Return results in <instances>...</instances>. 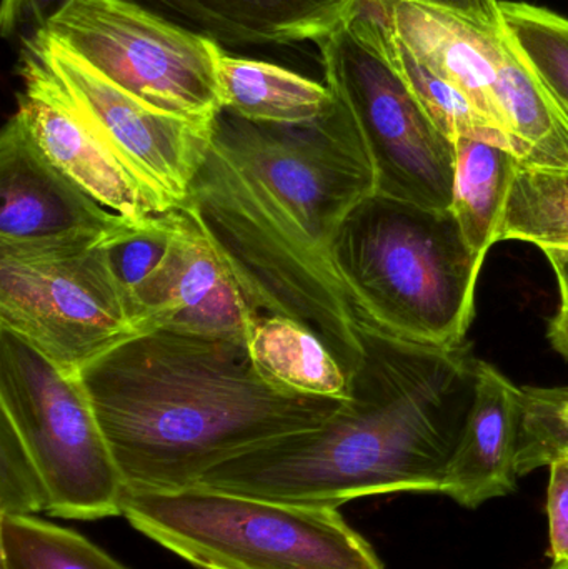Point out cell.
<instances>
[{
    "mask_svg": "<svg viewBox=\"0 0 568 569\" xmlns=\"http://www.w3.org/2000/svg\"><path fill=\"white\" fill-rule=\"evenodd\" d=\"M127 493L197 487L240 455L326 423L346 400L273 387L246 341L140 335L82 371Z\"/></svg>",
    "mask_w": 568,
    "mask_h": 569,
    "instance_id": "3",
    "label": "cell"
},
{
    "mask_svg": "<svg viewBox=\"0 0 568 569\" xmlns=\"http://www.w3.org/2000/svg\"><path fill=\"white\" fill-rule=\"evenodd\" d=\"M333 262L359 320L410 343H466L484 260L450 210L373 193L340 227Z\"/></svg>",
    "mask_w": 568,
    "mask_h": 569,
    "instance_id": "4",
    "label": "cell"
},
{
    "mask_svg": "<svg viewBox=\"0 0 568 569\" xmlns=\"http://www.w3.org/2000/svg\"><path fill=\"white\" fill-rule=\"evenodd\" d=\"M0 413L46 483L50 517H122L126 485L82 377L0 330Z\"/></svg>",
    "mask_w": 568,
    "mask_h": 569,
    "instance_id": "8",
    "label": "cell"
},
{
    "mask_svg": "<svg viewBox=\"0 0 568 569\" xmlns=\"http://www.w3.org/2000/svg\"><path fill=\"white\" fill-rule=\"evenodd\" d=\"M49 510L46 483L12 425L0 418V517Z\"/></svg>",
    "mask_w": 568,
    "mask_h": 569,
    "instance_id": "26",
    "label": "cell"
},
{
    "mask_svg": "<svg viewBox=\"0 0 568 569\" xmlns=\"http://www.w3.org/2000/svg\"><path fill=\"white\" fill-rule=\"evenodd\" d=\"M413 2L442 7V9L454 10V12L462 13L470 19L480 20V22H502L500 0H413Z\"/></svg>",
    "mask_w": 568,
    "mask_h": 569,
    "instance_id": "29",
    "label": "cell"
},
{
    "mask_svg": "<svg viewBox=\"0 0 568 569\" xmlns=\"http://www.w3.org/2000/svg\"><path fill=\"white\" fill-rule=\"evenodd\" d=\"M362 3L434 72L466 93L510 146L497 97L504 20L479 22L454 10L413 0Z\"/></svg>",
    "mask_w": 568,
    "mask_h": 569,
    "instance_id": "14",
    "label": "cell"
},
{
    "mask_svg": "<svg viewBox=\"0 0 568 569\" xmlns=\"http://www.w3.org/2000/svg\"><path fill=\"white\" fill-rule=\"evenodd\" d=\"M63 2L66 0H2L0 26L3 36L9 37L17 32L23 23L36 26V30L40 29Z\"/></svg>",
    "mask_w": 568,
    "mask_h": 569,
    "instance_id": "28",
    "label": "cell"
},
{
    "mask_svg": "<svg viewBox=\"0 0 568 569\" xmlns=\"http://www.w3.org/2000/svg\"><path fill=\"white\" fill-rule=\"evenodd\" d=\"M200 32L230 46L319 42L359 0H157Z\"/></svg>",
    "mask_w": 568,
    "mask_h": 569,
    "instance_id": "16",
    "label": "cell"
},
{
    "mask_svg": "<svg viewBox=\"0 0 568 569\" xmlns=\"http://www.w3.org/2000/svg\"><path fill=\"white\" fill-rule=\"evenodd\" d=\"M549 569H568V563H554Z\"/></svg>",
    "mask_w": 568,
    "mask_h": 569,
    "instance_id": "33",
    "label": "cell"
},
{
    "mask_svg": "<svg viewBox=\"0 0 568 569\" xmlns=\"http://www.w3.org/2000/svg\"><path fill=\"white\" fill-rule=\"evenodd\" d=\"M549 468L547 515L550 557L554 558V563H568V448L549 465Z\"/></svg>",
    "mask_w": 568,
    "mask_h": 569,
    "instance_id": "27",
    "label": "cell"
},
{
    "mask_svg": "<svg viewBox=\"0 0 568 569\" xmlns=\"http://www.w3.org/2000/svg\"><path fill=\"white\" fill-rule=\"evenodd\" d=\"M17 73L22 89L12 117L53 167L129 226L143 227L163 216L146 187L93 132L26 43Z\"/></svg>",
    "mask_w": 568,
    "mask_h": 569,
    "instance_id": "11",
    "label": "cell"
},
{
    "mask_svg": "<svg viewBox=\"0 0 568 569\" xmlns=\"http://www.w3.org/2000/svg\"><path fill=\"white\" fill-rule=\"evenodd\" d=\"M568 237V167L519 162L507 197L500 242L522 240L544 249Z\"/></svg>",
    "mask_w": 568,
    "mask_h": 569,
    "instance_id": "22",
    "label": "cell"
},
{
    "mask_svg": "<svg viewBox=\"0 0 568 569\" xmlns=\"http://www.w3.org/2000/svg\"><path fill=\"white\" fill-rule=\"evenodd\" d=\"M122 517L199 569H383L339 508L300 507L192 487L126 493Z\"/></svg>",
    "mask_w": 568,
    "mask_h": 569,
    "instance_id": "5",
    "label": "cell"
},
{
    "mask_svg": "<svg viewBox=\"0 0 568 569\" xmlns=\"http://www.w3.org/2000/svg\"><path fill=\"white\" fill-rule=\"evenodd\" d=\"M497 97L514 153L529 166L568 167V113L506 27Z\"/></svg>",
    "mask_w": 568,
    "mask_h": 569,
    "instance_id": "17",
    "label": "cell"
},
{
    "mask_svg": "<svg viewBox=\"0 0 568 569\" xmlns=\"http://www.w3.org/2000/svg\"><path fill=\"white\" fill-rule=\"evenodd\" d=\"M456 146L450 212L459 223L469 249L486 262L490 249L500 242L507 197L519 157L499 143L460 137Z\"/></svg>",
    "mask_w": 568,
    "mask_h": 569,
    "instance_id": "20",
    "label": "cell"
},
{
    "mask_svg": "<svg viewBox=\"0 0 568 569\" xmlns=\"http://www.w3.org/2000/svg\"><path fill=\"white\" fill-rule=\"evenodd\" d=\"M566 418H567V421H568V401H567V405H566Z\"/></svg>",
    "mask_w": 568,
    "mask_h": 569,
    "instance_id": "34",
    "label": "cell"
},
{
    "mask_svg": "<svg viewBox=\"0 0 568 569\" xmlns=\"http://www.w3.org/2000/svg\"><path fill=\"white\" fill-rule=\"evenodd\" d=\"M172 246L133 298L146 333L153 330L246 341L259 311L247 300L186 207L173 209Z\"/></svg>",
    "mask_w": 568,
    "mask_h": 569,
    "instance_id": "12",
    "label": "cell"
},
{
    "mask_svg": "<svg viewBox=\"0 0 568 569\" xmlns=\"http://www.w3.org/2000/svg\"><path fill=\"white\" fill-rule=\"evenodd\" d=\"M23 43L162 213L182 207L209 152L216 120L183 119L153 109L100 76L43 29L33 30Z\"/></svg>",
    "mask_w": 568,
    "mask_h": 569,
    "instance_id": "10",
    "label": "cell"
},
{
    "mask_svg": "<svg viewBox=\"0 0 568 569\" xmlns=\"http://www.w3.org/2000/svg\"><path fill=\"white\" fill-rule=\"evenodd\" d=\"M326 83L352 113L376 170L377 192L449 210L456 146L413 96L359 3L317 42Z\"/></svg>",
    "mask_w": 568,
    "mask_h": 569,
    "instance_id": "7",
    "label": "cell"
},
{
    "mask_svg": "<svg viewBox=\"0 0 568 569\" xmlns=\"http://www.w3.org/2000/svg\"><path fill=\"white\" fill-rule=\"evenodd\" d=\"M540 250L546 253L547 260L556 273L557 282H559L560 310L568 311V249L546 247Z\"/></svg>",
    "mask_w": 568,
    "mask_h": 569,
    "instance_id": "30",
    "label": "cell"
},
{
    "mask_svg": "<svg viewBox=\"0 0 568 569\" xmlns=\"http://www.w3.org/2000/svg\"><path fill=\"white\" fill-rule=\"evenodd\" d=\"M549 338L552 347L568 360V311L560 310L550 321Z\"/></svg>",
    "mask_w": 568,
    "mask_h": 569,
    "instance_id": "31",
    "label": "cell"
},
{
    "mask_svg": "<svg viewBox=\"0 0 568 569\" xmlns=\"http://www.w3.org/2000/svg\"><path fill=\"white\" fill-rule=\"evenodd\" d=\"M520 388L492 365L477 363L476 400L444 473L440 495L479 508L517 487Z\"/></svg>",
    "mask_w": 568,
    "mask_h": 569,
    "instance_id": "15",
    "label": "cell"
},
{
    "mask_svg": "<svg viewBox=\"0 0 568 569\" xmlns=\"http://www.w3.org/2000/svg\"><path fill=\"white\" fill-rule=\"evenodd\" d=\"M0 247L106 239L129 223L46 159L13 117L0 136Z\"/></svg>",
    "mask_w": 568,
    "mask_h": 569,
    "instance_id": "13",
    "label": "cell"
},
{
    "mask_svg": "<svg viewBox=\"0 0 568 569\" xmlns=\"http://www.w3.org/2000/svg\"><path fill=\"white\" fill-rule=\"evenodd\" d=\"M504 23L568 113V19L546 7L500 0Z\"/></svg>",
    "mask_w": 568,
    "mask_h": 569,
    "instance_id": "24",
    "label": "cell"
},
{
    "mask_svg": "<svg viewBox=\"0 0 568 569\" xmlns=\"http://www.w3.org/2000/svg\"><path fill=\"white\" fill-rule=\"evenodd\" d=\"M223 110L263 126H307L336 106L327 83L263 60L229 56L219 63Z\"/></svg>",
    "mask_w": 568,
    "mask_h": 569,
    "instance_id": "18",
    "label": "cell"
},
{
    "mask_svg": "<svg viewBox=\"0 0 568 569\" xmlns=\"http://www.w3.org/2000/svg\"><path fill=\"white\" fill-rule=\"evenodd\" d=\"M247 350L263 380L303 397L349 400L350 380L336 355L309 328L280 315H257Z\"/></svg>",
    "mask_w": 568,
    "mask_h": 569,
    "instance_id": "19",
    "label": "cell"
},
{
    "mask_svg": "<svg viewBox=\"0 0 568 569\" xmlns=\"http://www.w3.org/2000/svg\"><path fill=\"white\" fill-rule=\"evenodd\" d=\"M376 192L362 133L336 97L333 109L307 126H263L222 110L182 207L253 308L312 330L350 380L363 345L333 242Z\"/></svg>",
    "mask_w": 568,
    "mask_h": 569,
    "instance_id": "1",
    "label": "cell"
},
{
    "mask_svg": "<svg viewBox=\"0 0 568 569\" xmlns=\"http://www.w3.org/2000/svg\"><path fill=\"white\" fill-rule=\"evenodd\" d=\"M112 237L0 247V330L73 377L146 335L113 269Z\"/></svg>",
    "mask_w": 568,
    "mask_h": 569,
    "instance_id": "6",
    "label": "cell"
},
{
    "mask_svg": "<svg viewBox=\"0 0 568 569\" xmlns=\"http://www.w3.org/2000/svg\"><path fill=\"white\" fill-rule=\"evenodd\" d=\"M2 569H129L69 528L37 517H0Z\"/></svg>",
    "mask_w": 568,
    "mask_h": 569,
    "instance_id": "23",
    "label": "cell"
},
{
    "mask_svg": "<svg viewBox=\"0 0 568 569\" xmlns=\"http://www.w3.org/2000/svg\"><path fill=\"white\" fill-rule=\"evenodd\" d=\"M357 3L376 26L380 42H382L390 62L399 70L400 76L403 77L417 100L422 103L434 123L452 142H456L460 137H470V139L487 140V142L499 143V146L510 149L506 137L480 113L476 103L466 93L460 92L456 86L447 82L439 73L434 72L427 63H423L420 57H417L399 37L393 36L373 16L372 10L363 6L362 0Z\"/></svg>",
    "mask_w": 568,
    "mask_h": 569,
    "instance_id": "21",
    "label": "cell"
},
{
    "mask_svg": "<svg viewBox=\"0 0 568 569\" xmlns=\"http://www.w3.org/2000/svg\"><path fill=\"white\" fill-rule=\"evenodd\" d=\"M550 247H559V249H568V237L567 239L560 240V242L554 243V246ZM546 249V247H544Z\"/></svg>",
    "mask_w": 568,
    "mask_h": 569,
    "instance_id": "32",
    "label": "cell"
},
{
    "mask_svg": "<svg viewBox=\"0 0 568 569\" xmlns=\"http://www.w3.org/2000/svg\"><path fill=\"white\" fill-rule=\"evenodd\" d=\"M359 333L363 358L349 400L326 423L219 465L197 487L313 508L440 493L476 400L479 360L466 343H410L360 320Z\"/></svg>",
    "mask_w": 568,
    "mask_h": 569,
    "instance_id": "2",
    "label": "cell"
},
{
    "mask_svg": "<svg viewBox=\"0 0 568 569\" xmlns=\"http://www.w3.org/2000/svg\"><path fill=\"white\" fill-rule=\"evenodd\" d=\"M40 29L153 109L192 120L223 110L219 42L136 0H66Z\"/></svg>",
    "mask_w": 568,
    "mask_h": 569,
    "instance_id": "9",
    "label": "cell"
},
{
    "mask_svg": "<svg viewBox=\"0 0 568 569\" xmlns=\"http://www.w3.org/2000/svg\"><path fill=\"white\" fill-rule=\"evenodd\" d=\"M568 390L520 388L519 477L549 467L568 448Z\"/></svg>",
    "mask_w": 568,
    "mask_h": 569,
    "instance_id": "25",
    "label": "cell"
}]
</instances>
